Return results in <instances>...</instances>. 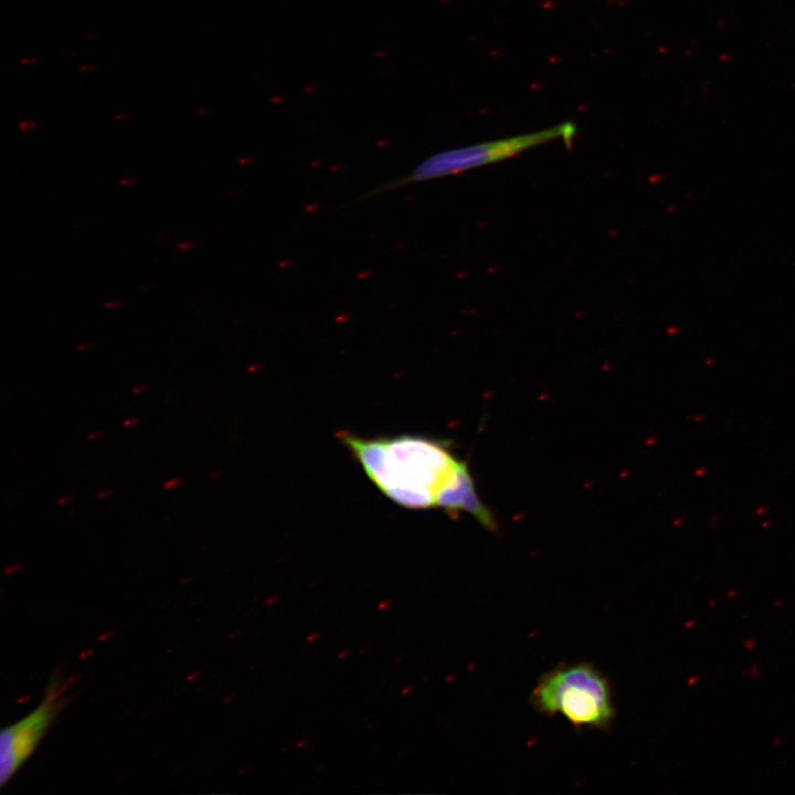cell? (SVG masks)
<instances>
[{
  "mask_svg": "<svg viewBox=\"0 0 795 795\" xmlns=\"http://www.w3.org/2000/svg\"><path fill=\"white\" fill-rule=\"evenodd\" d=\"M337 437L394 504L407 509L465 511L488 530L496 529L467 463L454 455L448 442L409 434L368 438L347 431L338 432Z\"/></svg>",
  "mask_w": 795,
  "mask_h": 795,
  "instance_id": "1",
  "label": "cell"
},
{
  "mask_svg": "<svg viewBox=\"0 0 795 795\" xmlns=\"http://www.w3.org/2000/svg\"><path fill=\"white\" fill-rule=\"evenodd\" d=\"M530 703L538 713L560 714L581 730H608L616 717L608 679L583 661L560 664L544 672L530 693Z\"/></svg>",
  "mask_w": 795,
  "mask_h": 795,
  "instance_id": "2",
  "label": "cell"
},
{
  "mask_svg": "<svg viewBox=\"0 0 795 795\" xmlns=\"http://www.w3.org/2000/svg\"><path fill=\"white\" fill-rule=\"evenodd\" d=\"M575 135L576 126L566 121L533 132L439 151L422 160L410 172L374 186L354 202L414 183L427 182L497 163L554 140H563L566 145H571Z\"/></svg>",
  "mask_w": 795,
  "mask_h": 795,
  "instance_id": "3",
  "label": "cell"
},
{
  "mask_svg": "<svg viewBox=\"0 0 795 795\" xmlns=\"http://www.w3.org/2000/svg\"><path fill=\"white\" fill-rule=\"evenodd\" d=\"M62 689L52 688L39 707L21 721L7 727L0 739V781L3 786L43 738L63 706Z\"/></svg>",
  "mask_w": 795,
  "mask_h": 795,
  "instance_id": "4",
  "label": "cell"
},
{
  "mask_svg": "<svg viewBox=\"0 0 795 795\" xmlns=\"http://www.w3.org/2000/svg\"><path fill=\"white\" fill-rule=\"evenodd\" d=\"M180 484H181V478H171L165 483L163 487H165V489L170 490V489L177 488L178 486H180Z\"/></svg>",
  "mask_w": 795,
  "mask_h": 795,
  "instance_id": "5",
  "label": "cell"
},
{
  "mask_svg": "<svg viewBox=\"0 0 795 795\" xmlns=\"http://www.w3.org/2000/svg\"><path fill=\"white\" fill-rule=\"evenodd\" d=\"M138 422V418H128L124 422V426H131Z\"/></svg>",
  "mask_w": 795,
  "mask_h": 795,
  "instance_id": "6",
  "label": "cell"
},
{
  "mask_svg": "<svg viewBox=\"0 0 795 795\" xmlns=\"http://www.w3.org/2000/svg\"><path fill=\"white\" fill-rule=\"evenodd\" d=\"M146 388H147V386H138V388H137L138 390H132V392H134V393H137V392L142 391V390L146 389Z\"/></svg>",
  "mask_w": 795,
  "mask_h": 795,
  "instance_id": "7",
  "label": "cell"
},
{
  "mask_svg": "<svg viewBox=\"0 0 795 795\" xmlns=\"http://www.w3.org/2000/svg\"><path fill=\"white\" fill-rule=\"evenodd\" d=\"M108 494H109L108 491H105V492L98 494L97 497L102 498V497L108 496Z\"/></svg>",
  "mask_w": 795,
  "mask_h": 795,
  "instance_id": "8",
  "label": "cell"
}]
</instances>
